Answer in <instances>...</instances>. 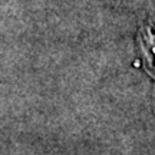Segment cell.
<instances>
[{
  "label": "cell",
  "instance_id": "cell-1",
  "mask_svg": "<svg viewBox=\"0 0 155 155\" xmlns=\"http://www.w3.org/2000/svg\"><path fill=\"white\" fill-rule=\"evenodd\" d=\"M139 39H141V48L147 62V69L155 78V30L151 26L145 25L141 29Z\"/></svg>",
  "mask_w": 155,
  "mask_h": 155
}]
</instances>
